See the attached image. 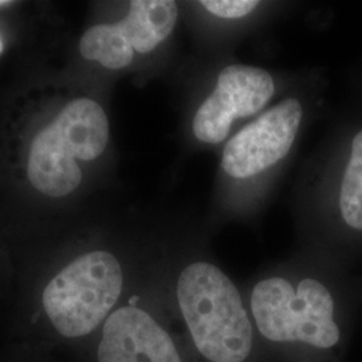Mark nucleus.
I'll use <instances>...</instances> for the list:
<instances>
[{
    "label": "nucleus",
    "mask_w": 362,
    "mask_h": 362,
    "mask_svg": "<svg viewBox=\"0 0 362 362\" xmlns=\"http://www.w3.org/2000/svg\"><path fill=\"white\" fill-rule=\"evenodd\" d=\"M13 258L4 344L65 356L88 345L118 308L125 287L121 260L77 233L55 235Z\"/></svg>",
    "instance_id": "f257e3e1"
},
{
    "label": "nucleus",
    "mask_w": 362,
    "mask_h": 362,
    "mask_svg": "<svg viewBox=\"0 0 362 362\" xmlns=\"http://www.w3.org/2000/svg\"><path fill=\"white\" fill-rule=\"evenodd\" d=\"M26 103L8 139L13 182L42 208L74 204L110 143L107 113L70 85H47Z\"/></svg>",
    "instance_id": "f03ea898"
},
{
    "label": "nucleus",
    "mask_w": 362,
    "mask_h": 362,
    "mask_svg": "<svg viewBox=\"0 0 362 362\" xmlns=\"http://www.w3.org/2000/svg\"><path fill=\"white\" fill-rule=\"evenodd\" d=\"M177 300L200 353L214 362H243L252 348V329L230 278L197 262L181 272Z\"/></svg>",
    "instance_id": "7ed1b4c3"
},
{
    "label": "nucleus",
    "mask_w": 362,
    "mask_h": 362,
    "mask_svg": "<svg viewBox=\"0 0 362 362\" xmlns=\"http://www.w3.org/2000/svg\"><path fill=\"white\" fill-rule=\"evenodd\" d=\"M251 308L263 336L278 342H305L315 348H332L339 339L329 290L314 279H303L297 291L284 278L259 282Z\"/></svg>",
    "instance_id": "20e7f679"
},
{
    "label": "nucleus",
    "mask_w": 362,
    "mask_h": 362,
    "mask_svg": "<svg viewBox=\"0 0 362 362\" xmlns=\"http://www.w3.org/2000/svg\"><path fill=\"white\" fill-rule=\"evenodd\" d=\"M67 362H181L168 332L130 298L118 306L90 342L62 356Z\"/></svg>",
    "instance_id": "39448f33"
},
{
    "label": "nucleus",
    "mask_w": 362,
    "mask_h": 362,
    "mask_svg": "<svg viewBox=\"0 0 362 362\" xmlns=\"http://www.w3.org/2000/svg\"><path fill=\"white\" fill-rule=\"evenodd\" d=\"M275 90L272 76L259 67L231 65L220 71L218 85L197 109L194 137L202 143L224 141L233 121L258 113Z\"/></svg>",
    "instance_id": "423d86ee"
},
{
    "label": "nucleus",
    "mask_w": 362,
    "mask_h": 362,
    "mask_svg": "<svg viewBox=\"0 0 362 362\" xmlns=\"http://www.w3.org/2000/svg\"><path fill=\"white\" fill-rule=\"evenodd\" d=\"M302 106L288 98L235 134L223 151L221 167L233 177L247 179L285 157L297 137Z\"/></svg>",
    "instance_id": "0eeeda50"
},
{
    "label": "nucleus",
    "mask_w": 362,
    "mask_h": 362,
    "mask_svg": "<svg viewBox=\"0 0 362 362\" xmlns=\"http://www.w3.org/2000/svg\"><path fill=\"white\" fill-rule=\"evenodd\" d=\"M177 16L176 1L133 0L118 22L136 54H149L172 34Z\"/></svg>",
    "instance_id": "6e6552de"
},
{
    "label": "nucleus",
    "mask_w": 362,
    "mask_h": 362,
    "mask_svg": "<svg viewBox=\"0 0 362 362\" xmlns=\"http://www.w3.org/2000/svg\"><path fill=\"white\" fill-rule=\"evenodd\" d=\"M76 52L82 61L107 70L127 69L136 55L118 21L85 28L78 39Z\"/></svg>",
    "instance_id": "1a4fd4ad"
},
{
    "label": "nucleus",
    "mask_w": 362,
    "mask_h": 362,
    "mask_svg": "<svg viewBox=\"0 0 362 362\" xmlns=\"http://www.w3.org/2000/svg\"><path fill=\"white\" fill-rule=\"evenodd\" d=\"M339 208L348 226L362 230V130L353 139L349 163L341 185Z\"/></svg>",
    "instance_id": "9d476101"
},
{
    "label": "nucleus",
    "mask_w": 362,
    "mask_h": 362,
    "mask_svg": "<svg viewBox=\"0 0 362 362\" xmlns=\"http://www.w3.org/2000/svg\"><path fill=\"white\" fill-rule=\"evenodd\" d=\"M200 4L219 18L238 19L252 13L259 3L257 0H204Z\"/></svg>",
    "instance_id": "9b49d317"
},
{
    "label": "nucleus",
    "mask_w": 362,
    "mask_h": 362,
    "mask_svg": "<svg viewBox=\"0 0 362 362\" xmlns=\"http://www.w3.org/2000/svg\"><path fill=\"white\" fill-rule=\"evenodd\" d=\"M15 275L16 267L13 247L6 233L0 228V291L7 299L13 293Z\"/></svg>",
    "instance_id": "f8f14e48"
},
{
    "label": "nucleus",
    "mask_w": 362,
    "mask_h": 362,
    "mask_svg": "<svg viewBox=\"0 0 362 362\" xmlns=\"http://www.w3.org/2000/svg\"><path fill=\"white\" fill-rule=\"evenodd\" d=\"M0 362H67L62 356L4 344L0 349Z\"/></svg>",
    "instance_id": "ddd939ff"
},
{
    "label": "nucleus",
    "mask_w": 362,
    "mask_h": 362,
    "mask_svg": "<svg viewBox=\"0 0 362 362\" xmlns=\"http://www.w3.org/2000/svg\"><path fill=\"white\" fill-rule=\"evenodd\" d=\"M13 4H18V3L13 0H0V10H8L13 7Z\"/></svg>",
    "instance_id": "4468645a"
}]
</instances>
